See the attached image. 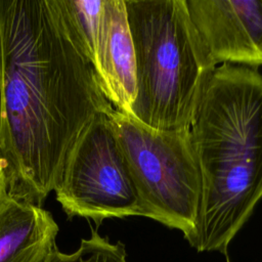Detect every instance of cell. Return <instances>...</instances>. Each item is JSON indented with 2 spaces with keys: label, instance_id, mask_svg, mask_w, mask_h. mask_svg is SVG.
I'll return each instance as SVG.
<instances>
[{
  "label": "cell",
  "instance_id": "1",
  "mask_svg": "<svg viewBox=\"0 0 262 262\" xmlns=\"http://www.w3.org/2000/svg\"><path fill=\"white\" fill-rule=\"evenodd\" d=\"M113 105L67 0H0V161L11 198L43 205Z\"/></svg>",
  "mask_w": 262,
  "mask_h": 262
},
{
  "label": "cell",
  "instance_id": "2",
  "mask_svg": "<svg viewBox=\"0 0 262 262\" xmlns=\"http://www.w3.org/2000/svg\"><path fill=\"white\" fill-rule=\"evenodd\" d=\"M189 131L202 192L188 243L225 253L262 199V75L230 63L208 72Z\"/></svg>",
  "mask_w": 262,
  "mask_h": 262
},
{
  "label": "cell",
  "instance_id": "3",
  "mask_svg": "<svg viewBox=\"0 0 262 262\" xmlns=\"http://www.w3.org/2000/svg\"><path fill=\"white\" fill-rule=\"evenodd\" d=\"M136 64L131 117L157 130L189 128L208 74L195 53L184 0H125Z\"/></svg>",
  "mask_w": 262,
  "mask_h": 262
},
{
  "label": "cell",
  "instance_id": "4",
  "mask_svg": "<svg viewBox=\"0 0 262 262\" xmlns=\"http://www.w3.org/2000/svg\"><path fill=\"white\" fill-rule=\"evenodd\" d=\"M139 199L141 216L194 232L202 192L189 128L152 129L114 108L108 115Z\"/></svg>",
  "mask_w": 262,
  "mask_h": 262
},
{
  "label": "cell",
  "instance_id": "5",
  "mask_svg": "<svg viewBox=\"0 0 262 262\" xmlns=\"http://www.w3.org/2000/svg\"><path fill=\"white\" fill-rule=\"evenodd\" d=\"M68 218L98 226L107 218L141 216L139 199L107 115L97 116L71 151L55 189Z\"/></svg>",
  "mask_w": 262,
  "mask_h": 262
},
{
  "label": "cell",
  "instance_id": "6",
  "mask_svg": "<svg viewBox=\"0 0 262 262\" xmlns=\"http://www.w3.org/2000/svg\"><path fill=\"white\" fill-rule=\"evenodd\" d=\"M184 5L205 71L219 63L262 64V0H184Z\"/></svg>",
  "mask_w": 262,
  "mask_h": 262
},
{
  "label": "cell",
  "instance_id": "7",
  "mask_svg": "<svg viewBox=\"0 0 262 262\" xmlns=\"http://www.w3.org/2000/svg\"><path fill=\"white\" fill-rule=\"evenodd\" d=\"M93 67L113 107L131 115L136 97V64L125 0H103Z\"/></svg>",
  "mask_w": 262,
  "mask_h": 262
},
{
  "label": "cell",
  "instance_id": "8",
  "mask_svg": "<svg viewBox=\"0 0 262 262\" xmlns=\"http://www.w3.org/2000/svg\"><path fill=\"white\" fill-rule=\"evenodd\" d=\"M58 230L49 211L9 196L0 206V262H46Z\"/></svg>",
  "mask_w": 262,
  "mask_h": 262
},
{
  "label": "cell",
  "instance_id": "9",
  "mask_svg": "<svg viewBox=\"0 0 262 262\" xmlns=\"http://www.w3.org/2000/svg\"><path fill=\"white\" fill-rule=\"evenodd\" d=\"M46 262H128L125 246L111 243L92 229L88 238H82L79 248L73 253H62L56 247Z\"/></svg>",
  "mask_w": 262,
  "mask_h": 262
},
{
  "label": "cell",
  "instance_id": "10",
  "mask_svg": "<svg viewBox=\"0 0 262 262\" xmlns=\"http://www.w3.org/2000/svg\"><path fill=\"white\" fill-rule=\"evenodd\" d=\"M67 2L75 24L85 42L91 61H93L103 0H67Z\"/></svg>",
  "mask_w": 262,
  "mask_h": 262
},
{
  "label": "cell",
  "instance_id": "11",
  "mask_svg": "<svg viewBox=\"0 0 262 262\" xmlns=\"http://www.w3.org/2000/svg\"><path fill=\"white\" fill-rule=\"evenodd\" d=\"M10 196L8 189L7 177L3 168V165L0 161V206Z\"/></svg>",
  "mask_w": 262,
  "mask_h": 262
},
{
  "label": "cell",
  "instance_id": "12",
  "mask_svg": "<svg viewBox=\"0 0 262 262\" xmlns=\"http://www.w3.org/2000/svg\"><path fill=\"white\" fill-rule=\"evenodd\" d=\"M227 262H229V260H227Z\"/></svg>",
  "mask_w": 262,
  "mask_h": 262
}]
</instances>
